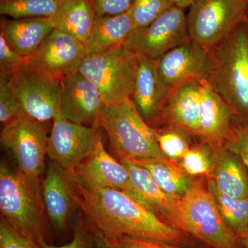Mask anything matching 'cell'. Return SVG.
I'll use <instances>...</instances> for the list:
<instances>
[{
	"label": "cell",
	"instance_id": "obj_1",
	"mask_svg": "<svg viewBox=\"0 0 248 248\" xmlns=\"http://www.w3.org/2000/svg\"><path fill=\"white\" fill-rule=\"evenodd\" d=\"M68 173L71 195L76 207L93 232L104 239L130 236L183 247L194 246L192 236L161 221L125 192L112 188H88Z\"/></svg>",
	"mask_w": 248,
	"mask_h": 248
},
{
	"label": "cell",
	"instance_id": "obj_2",
	"mask_svg": "<svg viewBox=\"0 0 248 248\" xmlns=\"http://www.w3.org/2000/svg\"><path fill=\"white\" fill-rule=\"evenodd\" d=\"M211 64L205 80L230 108L236 125H248V27L239 24L210 50Z\"/></svg>",
	"mask_w": 248,
	"mask_h": 248
},
{
	"label": "cell",
	"instance_id": "obj_3",
	"mask_svg": "<svg viewBox=\"0 0 248 248\" xmlns=\"http://www.w3.org/2000/svg\"><path fill=\"white\" fill-rule=\"evenodd\" d=\"M0 212L8 223L28 239L45 241L46 212L40 177L0 166Z\"/></svg>",
	"mask_w": 248,
	"mask_h": 248
},
{
	"label": "cell",
	"instance_id": "obj_4",
	"mask_svg": "<svg viewBox=\"0 0 248 248\" xmlns=\"http://www.w3.org/2000/svg\"><path fill=\"white\" fill-rule=\"evenodd\" d=\"M100 127L107 132L111 148L120 159L163 157L154 128L143 120L131 98L106 107Z\"/></svg>",
	"mask_w": 248,
	"mask_h": 248
},
{
	"label": "cell",
	"instance_id": "obj_5",
	"mask_svg": "<svg viewBox=\"0 0 248 248\" xmlns=\"http://www.w3.org/2000/svg\"><path fill=\"white\" fill-rule=\"evenodd\" d=\"M140 58L124 45L88 54L80 73L97 86L107 107L130 99L135 90Z\"/></svg>",
	"mask_w": 248,
	"mask_h": 248
},
{
	"label": "cell",
	"instance_id": "obj_6",
	"mask_svg": "<svg viewBox=\"0 0 248 248\" xmlns=\"http://www.w3.org/2000/svg\"><path fill=\"white\" fill-rule=\"evenodd\" d=\"M179 230L213 248H242L202 179L181 199Z\"/></svg>",
	"mask_w": 248,
	"mask_h": 248
},
{
	"label": "cell",
	"instance_id": "obj_7",
	"mask_svg": "<svg viewBox=\"0 0 248 248\" xmlns=\"http://www.w3.org/2000/svg\"><path fill=\"white\" fill-rule=\"evenodd\" d=\"M246 6V0H199L187 15L190 38L211 50L244 22Z\"/></svg>",
	"mask_w": 248,
	"mask_h": 248
},
{
	"label": "cell",
	"instance_id": "obj_8",
	"mask_svg": "<svg viewBox=\"0 0 248 248\" xmlns=\"http://www.w3.org/2000/svg\"><path fill=\"white\" fill-rule=\"evenodd\" d=\"M48 137L45 123L25 114L4 125L0 141L14 156L19 171L40 177L45 169Z\"/></svg>",
	"mask_w": 248,
	"mask_h": 248
},
{
	"label": "cell",
	"instance_id": "obj_9",
	"mask_svg": "<svg viewBox=\"0 0 248 248\" xmlns=\"http://www.w3.org/2000/svg\"><path fill=\"white\" fill-rule=\"evenodd\" d=\"M184 10L172 6L149 25L135 28L124 45L127 49L152 61L190 40Z\"/></svg>",
	"mask_w": 248,
	"mask_h": 248
},
{
	"label": "cell",
	"instance_id": "obj_10",
	"mask_svg": "<svg viewBox=\"0 0 248 248\" xmlns=\"http://www.w3.org/2000/svg\"><path fill=\"white\" fill-rule=\"evenodd\" d=\"M100 140L99 128L73 123L62 115L59 108L53 119L47 155L52 162L73 172L92 154Z\"/></svg>",
	"mask_w": 248,
	"mask_h": 248
},
{
	"label": "cell",
	"instance_id": "obj_11",
	"mask_svg": "<svg viewBox=\"0 0 248 248\" xmlns=\"http://www.w3.org/2000/svg\"><path fill=\"white\" fill-rule=\"evenodd\" d=\"M61 81L26 61L10 78L9 84L25 113L45 123L53 120L60 108Z\"/></svg>",
	"mask_w": 248,
	"mask_h": 248
},
{
	"label": "cell",
	"instance_id": "obj_12",
	"mask_svg": "<svg viewBox=\"0 0 248 248\" xmlns=\"http://www.w3.org/2000/svg\"><path fill=\"white\" fill-rule=\"evenodd\" d=\"M210 64V50L190 39L164 54L156 68L160 83L170 94L186 83L205 79Z\"/></svg>",
	"mask_w": 248,
	"mask_h": 248
},
{
	"label": "cell",
	"instance_id": "obj_13",
	"mask_svg": "<svg viewBox=\"0 0 248 248\" xmlns=\"http://www.w3.org/2000/svg\"><path fill=\"white\" fill-rule=\"evenodd\" d=\"M106 107L97 86L79 71L62 80L59 107L67 120L100 128L101 116Z\"/></svg>",
	"mask_w": 248,
	"mask_h": 248
},
{
	"label": "cell",
	"instance_id": "obj_14",
	"mask_svg": "<svg viewBox=\"0 0 248 248\" xmlns=\"http://www.w3.org/2000/svg\"><path fill=\"white\" fill-rule=\"evenodd\" d=\"M88 53L82 42L55 29L35 53L27 58L31 66L60 80L69 73L79 71Z\"/></svg>",
	"mask_w": 248,
	"mask_h": 248
},
{
	"label": "cell",
	"instance_id": "obj_15",
	"mask_svg": "<svg viewBox=\"0 0 248 248\" xmlns=\"http://www.w3.org/2000/svg\"><path fill=\"white\" fill-rule=\"evenodd\" d=\"M71 173L78 182L88 188L121 190L143 205L128 169L107 153L102 140L98 141L92 154Z\"/></svg>",
	"mask_w": 248,
	"mask_h": 248
},
{
	"label": "cell",
	"instance_id": "obj_16",
	"mask_svg": "<svg viewBox=\"0 0 248 248\" xmlns=\"http://www.w3.org/2000/svg\"><path fill=\"white\" fill-rule=\"evenodd\" d=\"M236 125L232 112L205 79L201 81V111L197 138L213 148L224 146Z\"/></svg>",
	"mask_w": 248,
	"mask_h": 248
},
{
	"label": "cell",
	"instance_id": "obj_17",
	"mask_svg": "<svg viewBox=\"0 0 248 248\" xmlns=\"http://www.w3.org/2000/svg\"><path fill=\"white\" fill-rule=\"evenodd\" d=\"M140 63L131 99L143 120L152 128L161 124L169 94L160 83L156 62L139 55Z\"/></svg>",
	"mask_w": 248,
	"mask_h": 248
},
{
	"label": "cell",
	"instance_id": "obj_18",
	"mask_svg": "<svg viewBox=\"0 0 248 248\" xmlns=\"http://www.w3.org/2000/svg\"><path fill=\"white\" fill-rule=\"evenodd\" d=\"M120 161L128 169L132 183L143 205L161 221L180 231L181 199L166 193L144 168L128 159H121Z\"/></svg>",
	"mask_w": 248,
	"mask_h": 248
},
{
	"label": "cell",
	"instance_id": "obj_19",
	"mask_svg": "<svg viewBox=\"0 0 248 248\" xmlns=\"http://www.w3.org/2000/svg\"><path fill=\"white\" fill-rule=\"evenodd\" d=\"M202 80L186 83L170 93L159 127L173 125L197 138L200 127Z\"/></svg>",
	"mask_w": 248,
	"mask_h": 248
},
{
	"label": "cell",
	"instance_id": "obj_20",
	"mask_svg": "<svg viewBox=\"0 0 248 248\" xmlns=\"http://www.w3.org/2000/svg\"><path fill=\"white\" fill-rule=\"evenodd\" d=\"M47 216L58 232L64 231L73 208L68 173L58 164H49L42 186Z\"/></svg>",
	"mask_w": 248,
	"mask_h": 248
},
{
	"label": "cell",
	"instance_id": "obj_21",
	"mask_svg": "<svg viewBox=\"0 0 248 248\" xmlns=\"http://www.w3.org/2000/svg\"><path fill=\"white\" fill-rule=\"evenodd\" d=\"M54 29L55 24L51 18H4L1 21L0 34L16 53L29 58Z\"/></svg>",
	"mask_w": 248,
	"mask_h": 248
},
{
	"label": "cell",
	"instance_id": "obj_22",
	"mask_svg": "<svg viewBox=\"0 0 248 248\" xmlns=\"http://www.w3.org/2000/svg\"><path fill=\"white\" fill-rule=\"evenodd\" d=\"M215 163L209 180L217 188L235 199L248 197V172L239 155L225 146L213 148Z\"/></svg>",
	"mask_w": 248,
	"mask_h": 248
},
{
	"label": "cell",
	"instance_id": "obj_23",
	"mask_svg": "<svg viewBox=\"0 0 248 248\" xmlns=\"http://www.w3.org/2000/svg\"><path fill=\"white\" fill-rule=\"evenodd\" d=\"M97 17L91 0H59L58 11L52 19L55 29L74 36L84 45Z\"/></svg>",
	"mask_w": 248,
	"mask_h": 248
},
{
	"label": "cell",
	"instance_id": "obj_24",
	"mask_svg": "<svg viewBox=\"0 0 248 248\" xmlns=\"http://www.w3.org/2000/svg\"><path fill=\"white\" fill-rule=\"evenodd\" d=\"M134 29L129 11L118 16L97 17L85 46L89 54L102 53L123 45Z\"/></svg>",
	"mask_w": 248,
	"mask_h": 248
},
{
	"label": "cell",
	"instance_id": "obj_25",
	"mask_svg": "<svg viewBox=\"0 0 248 248\" xmlns=\"http://www.w3.org/2000/svg\"><path fill=\"white\" fill-rule=\"evenodd\" d=\"M126 159L146 169L158 186L166 193L172 197L182 199L197 181L183 170L179 165L164 156L151 159Z\"/></svg>",
	"mask_w": 248,
	"mask_h": 248
},
{
	"label": "cell",
	"instance_id": "obj_26",
	"mask_svg": "<svg viewBox=\"0 0 248 248\" xmlns=\"http://www.w3.org/2000/svg\"><path fill=\"white\" fill-rule=\"evenodd\" d=\"M207 187L227 225L240 237L248 228V197L233 198L218 190L209 179Z\"/></svg>",
	"mask_w": 248,
	"mask_h": 248
},
{
	"label": "cell",
	"instance_id": "obj_27",
	"mask_svg": "<svg viewBox=\"0 0 248 248\" xmlns=\"http://www.w3.org/2000/svg\"><path fill=\"white\" fill-rule=\"evenodd\" d=\"M160 151L165 158L178 164L192 146V138L186 130L166 125L154 128Z\"/></svg>",
	"mask_w": 248,
	"mask_h": 248
},
{
	"label": "cell",
	"instance_id": "obj_28",
	"mask_svg": "<svg viewBox=\"0 0 248 248\" xmlns=\"http://www.w3.org/2000/svg\"><path fill=\"white\" fill-rule=\"evenodd\" d=\"M59 0H0V14L14 19L53 18Z\"/></svg>",
	"mask_w": 248,
	"mask_h": 248
},
{
	"label": "cell",
	"instance_id": "obj_29",
	"mask_svg": "<svg viewBox=\"0 0 248 248\" xmlns=\"http://www.w3.org/2000/svg\"><path fill=\"white\" fill-rule=\"evenodd\" d=\"M214 163L213 148L208 143L200 141L192 145L177 164L191 177L208 179L213 172Z\"/></svg>",
	"mask_w": 248,
	"mask_h": 248
},
{
	"label": "cell",
	"instance_id": "obj_30",
	"mask_svg": "<svg viewBox=\"0 0 248 248\" xmlns=\"http://www.w3.org/2000/svg\"><path fill=\"white\" fill-rule=\"evenodd\" d=\"M172 6L170 0H133L129 12L135 29L149 25Z\"/></svg>",
	"mask_w": 248,
	"mask_h": 248
},
{
	"label": "cell",
	"instance_id": "obj_31",
	"mask_svg": "<svg viewBox=\"0 0 248 248\" xmlns=\"http://www.w3.org/2000/svg\"><path fill=\"white\" fill-rule=\"evenodd\" d=\"M10 78L0 76V122L4 125L26 114L10 86Z\"/></svg>",
	"mask_w": 248,
	"mask_h": 248
},
{
	"label": "cell",
	"instance_id": "obj_32",
	"mask_svg": "<svg viewBox=\"0 0 248 248\" xmlns=\"http://www.w3.org/2000/svg\"><path fill=\"white\" fill-rule=\"evenodd\" d=\"M40 245L42 248H94L96 246L95 234L87 222L79 218L75 226L74 235L71 242L55 246L47 244L45 240Z\"/></svg>",
	"mask_w": 248,
	"mask_h": 248
},
{
	"label": "cell",
	"instance_id": "obj_33",
	"mask_svg": "<svg viewBox=\"0 0 248 248\" xmlns=\"http://www.w3.org/2000/svg\"><path fill=\"white\" fill-rule=\"evenodd\" d=\"M0 248H42L40 245L24 235L8 223L3 217L0 220Z\"/></svg>",
	"mask_w": 248,
	"mask_h": 248
},
{
	"label": "cell",
	"instance_id": "obj_34",
	"mask_svg": "<svg viewBox=\"0 0 248 248\" xmlns=\"http://www.w3.org/2000/svg\"><path fill=\"white\" fill-rule=\"evenodd\" d=\"M26 61L27 58L10 48L4 37L0 34V76L11 78Z\"/></svg>",
	"mask_w": 248,
	"mask_h": 248
},
{
	"label": "cell",
	"instance_id": "obj_35",
	"mask_svg": "<svg viewBox=\"0 0 248 248\" xmlns=\"http://www.w3.org/2000/svg\"><path fill=\"white\" fill-rule=\"evenodd\" d=\"M104 239L105 240L108 246L111 248H191L183 247V246L169 244L164 241L130 237V236H123V237L112 239H107L104 238Z\"/></svg>",
	"mask_w": 248,
	"mask_h": 248
},
{
	"label": "cell",
	"instance_id": "obj_36",
	"mask_svg": "<svg viewBox=\"0 0 248 248\" xmlns=\"http://www.w3.org/2000/svg\"><path fill=\"white\" fill-rule=\"evenodd\" d=\"M97 17L118 16L130 11L133 0H91Z\"/></svg>",
	"mask_w": 248,
	"mask_h": 248
},
{
	"label": "cell",
	"instance_id": "obj_37",
	"mask_svg": "<svg viewBox=\"0 0 248 248\" xmlns=\"http://www.w3.org/2000/svg\"><path fill=\"white\" fill-rule=\"evenodd\" d=\"M224 146L239 155L248 172V125H236L234 133Z\"/></svg>",
	"mask_w": 248,
	"mask_h": 248
},
{
	"label": "cell",
	"instance_id": "obj_38",
	"mask_svg": "<svg viewBox=\"0 0 248 248\" xmlns=\"http://www.w3.org/2000/svg\"><path fill=\"white\" fill-rule=\"evenodd\" d=\"M174 6H177L182 9L190 7L192 5L195 4L199 0H170Z\"/></svg>",
	"mask_w": 248,
	"mask_h": 248
},
{
	"label": "cell",
	"instance_id": "obj_39",
	"mask_svg": "<svg viewBox=\"0 0 248 248\" xmlns=\"http://www.w3.org/2000/svg\"><path fill=\"white\" fill-rule=\"evenodd\" d=\"M94 233L95 234L96 245H97L96 248H111L108 246L105 240L104 239V238L100 234H97V233L94 232Z\"/></svg>",
	"mask_w": 248,
	"mask_h": 248
},
{
	"label": "cell",
	"instance_id": "obj_40",
	"mask_svg": "<svg viewBox=\"0 0 248 248\" xmlns=\"http://www.w3.org/2000/svg\"><path fill=\"white\" fill-rule=\"evenodd\" d=\"M240 240H241V246L242 248H248V228L244 234L240 236Z\"/></svg>",
	"mask_w": 248,
	"mask_h": 248
},
{
	"label": "cell",
	"instance_id": "obj_41",
	"mask_svg": "<svg viewBox=\"0 0 248 248\" xmlns=\"http://www.w3.org/2000/svg\"><path fill=\"white\" fill-rule=\"evenodd\" d=\"M246 3H247V6H246V16L245 22H246L248 27V0H246Z\"/></svg>",
	"mask_w": 248,
	"mask_h": 248
}]
</instances>
